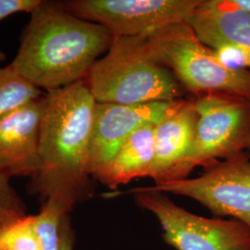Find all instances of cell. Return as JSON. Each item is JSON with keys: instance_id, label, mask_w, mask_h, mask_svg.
I'll return each mask as SVG.
<instances>
[{"instance_id": "cell-5", "label": "cell", "mask_w": 250, "mask_h": 250, "mask_svg": "<svg viewBox=\"0 0 250 250\" xmlns=\"http://www.w3.org/2000/svg\"><path fill=\"white\" fill-rule=\"evenodd\" d=\"M192 101L197 112L195 138L174 181L188 178L197 166L250 153V99L214 93Z\"/></svg>"}, {"instance_id": "cell-9", "label": "cell", "mask_w": 250, "mask_h": 250, "mask_svg": "<svg viewBox=\"0 0 250 250\" xmlns=\"http://www.w3.org/2000/svg\"><path fill=\"white\" fill-rule=\"evenodd\" d=\"M186 99L138 105L97 102L90 141L89 170L93 179L113 159L125 141L148 124H158Z\"/></svg>"}, {"instance_id": "cell-3", "label": "cell", "mask_w": 250, "mask_h": 250, "mask_svg": "<svg viewBox=\"0 0 250 250\" xmlns=\"http://www.w3.org/2000/svg\"><path fill=\"white\" fill-rule=\"evenodd\" d=\"M147 35L114 36L84 79L97 102L138 105L183 99L186 90L157 57Z\"/></svg>"}, {"instance_id": "cell-16", "label": "cell", "mask_w": 250, "mask_h": 250, "mask_svg": "<svg viewBox=\"0 0 250 250\" xmlns=\"http://www.w3.org/2000/svg\"><path fill=\"white\" fill-rule=\"evenodd\" d=\"M0 250H40L34 215L0 225Z\"/></svg>"}, {"instance_id": "cell-6", "label": "cell", "mask_w": 250, "mask_h": 250, "mask_svg": "<svg viewBox=\"0 0 250 250\" xmlns=\"http://www.w3.org/2000/svg\"><path fill=\"white\" fill-rule=\"evenodd\" d=\"M128 194L158 219L164 241L176 250H250V228L236 220L194 214L150 187Z\"/></svg>"}, {"instance_id": "cell-12", "label": "cell", "mask_w": 250, "mask_h": 250, "mask_svg": "<svg viewBox=\"0 0 250 250\" xmlns=\"http://www.w3.org/2000/svg\"><path fill=\"white\" fill-rule=\"evenodd\" d=\"M188 22L210 48L231 44L250 57V13L224 6L219 0H202Z\"/></svg>"}, {"instance_id": "cell-18", "label": "cell", "mask_w": 250, "mask_h": 250, "mask_svg": "<svg viewBox=\"0 0 250 250\" xmlns=\"http://www.w3.org/2000/svg\"><path fill=\"white\" fill-rule=\"evenodd\" d=\"M211 49L216 59L224 67L235 71L250 70V55L238 46L231 44H222Z\"/></svg>"}, {"instance_id": "cell-14", "label": "cell", "mask_w": 250, "mask_h": 250, "mask_svg": "<svg viewBox=\"0 0 250 250\" xmlns=\"http://www.w3.org/2000/svg\"><path fill=\"white\" fill-rule=\"evenodd\" d=\"M71 212V209L55 199L42 203L39 212L34 215L40 250H73Z\"/></svg>"}, {"instance_id": "cell-4", "label": "cell", "mask_w": 250, "mask_h": 250, "mask_svg": "<svg viewBox=\"0 0 250 250\" xmlns=\"http://www.w3.org/2000/svg\"><path fill=\"white\" fill-rule=\"evenodd\" d=\"M147 37L161 62L196 98L220 93L250 99V70L224 67L188 21L162 27Z\"/></svg>"}, {"instance_id": "cell-1", "label": "cell", "mask_w": 250, "mask_h": 250, "mask_svg": "<svg viewBox=\"0 0 250 250\" xmlns=\"http://www.w3.org/2000/svg\"><path fill=\"white\" fill-rule=\"evenodd\" d=\"M40 127V168L31 190L41 202L55 199L69 209L93 197L90 141L97 101L85 81L45 93Z\"/></svg>"}, {"instance_id": "cell-11", "label": "cell", "mask_w": 250, "mask_h": 250, "mask_svg": "<svg viewBox=\"0 0 250 250\" xmlns=\"http://www.w3.org/2000/svg\"><path fill=\"white\" fill-rule=\"evenodd\" d=\"M197 125L193 101L185 100L155 127V158L149 178L154 185L174 181L180 166L192 148Z\"/></svg>"}, {"instance_id": "cell-17", "label": "cell", "mask_w": 250, "mask_h": 250, "mask_svg": "<svg viewBox=\"0 0 250 250\" xmlns=\"http://www.w3.org/2000/svg\"><path fill=\"white\" fill-rule=\"evenodd\" d=\"M26 215V205L10 184V178L0 172V225Z\"/></svg>"}, {"instance_id": "cell-8", "label": "cell", "mask_w": 250, "mask_h": 250, "mask_svg": "<svg viewBox=\"0 0 250 250\" xmlns=\"http://www.w3.org/2000/svg\"><path fill=\"white\" fill-rule=\"evenodd\" d=\"M165 194L189 197L217 217H231L250 228V153L207 166L196 178L154 185Z\"/></svg>"}, {"instance_id": "cell-10", "label": "cell", "mask_w": 250, "mask_h": 250, "mask_svg": "<svg viewBox=\"0 0 250 250\" xmlns=\"http://www.w3.org/2000/svg\"><path fill=\"white\" fill-rule=\"evenodd\" d=\"M43 96L0 118V172L9 178L33 179L39 170Z\"/></svg>"}, {"instance_id": "cell-7", "label": "cell", "mask_w": 250, "mask_h": 250, "mask_svg": "<svg viewBox=\"0 0 250 250\" xmlns=\"http://www.w3.org/2000/svg\"><path fill=\"white\" fill-rule=\"evenodd\" d=\"M202 0H68L64 9L107 29L113 36L149 34L188 21Z\"/></svg>"}, {"instance_id": "cell-2", "label": "cell", "mask_w": 250, "mask_h": 250, "mask_svg": "<svg viewBox=\"0 0 250 250\" xmlns=\"http://www.w3.org/2000/svg\"><path fill=\"white\" fill-rule=\"evenodd\" d=\"M30 15L9 65L45 93L84 80L114 39L105 27L76 17L60 1L43 0Z\"/></svg>"}, {"instance_id": "cell-19", "label": "cell", "mask_w": 250, "mask_h": 250, "mask_svg": "<svg viewBox=\"0 0 250 250\" xmlns=\"http://www.w3.org/2000/svg\"><path fill=\"white\" fill-rule=\"evenodd\" d=\"M43 0H0V21L16 13H32Z\"/></svg>"}, {"instance_id": "cell-20", "label": "cell", "mask_w": 250, "mask_h": 250, "mask_svg": "<svg viewBox=\"0 0 250 250\" xmlns=\"http://www.w3.org/2000/svg\"><path fill=\"white\" fill-rule=\"evenodd\" d=\"M220 3L224 6L240 9L250 14V0H219Z\"/></svg>"}, {"instance_id": "cell-15", "label": "cell", "mask_w": 250, "mask_h": 250, "mask_svg": "<svg viewBox=\"0 0 250 250\" xmlns=\"http://www.w3.org/2000/svg\"><path fill=\"white\" fill-rule=\"evenodd\" d=\"M45 92L20 76L10 65L0 67V118L28 102L40 99Z\"/></svg>"}, {"instance_id": "cell-21", "label": "cell", "mask_w": 250, "mask_h": 250, "mask_svg": "<svg viewBox=\"0 0 250 250\" xmlns=\"http://www.w3.org/2000/svg\"><path fill=\"white\" fill-rule=\"evenodd\" d=\"M5 58H6V56H5V54L2 51V49H1V47H0V62H3V61L5 60Z\"/></svg>"}, {"instance_id": "cell-13", "label": "cell", "mask_w": 250, "mask_h": 250, "mask_svg": "<svg viewBox=\"0 0 250 250\" xmlns=\"http://www.w3.org/2000/svg\"><path fill=\"white\" fill-rule=\"evenodd\" d=\"M156 125L148 124L137 129L94 180L117 190L134 179L149 177L155 158Z\"/></svg>"}]
</instances>
